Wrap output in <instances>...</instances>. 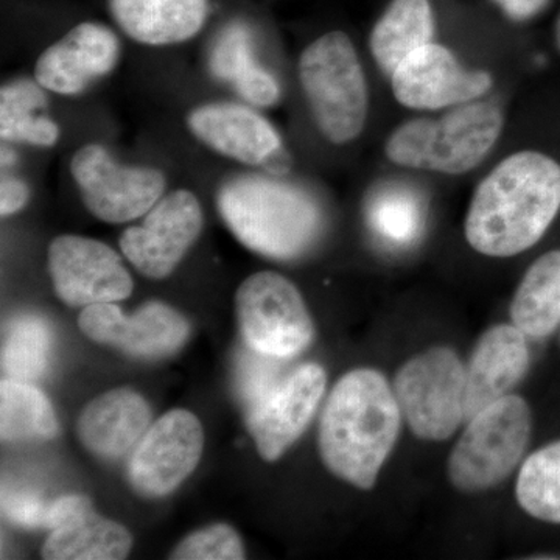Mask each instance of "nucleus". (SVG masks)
Here are the masks:
<instances>
[{"label": "nucleus", "instance_id": "f257e3e1", "mask_svg": "<svg viewBox=\"0 0 560 560\" xmlns=\"http://www.w3.org/2000/svg\"><path fill=\"white\" fill-rule=\"evenodd\" d=\"M560 210V164L521 151L501 161L471 198L466 238L489 257H512L544 237Z\"/></svg>", "mask_w": 560, "mask_h": 560}, {"label": "nucleus", "instance_id": "f03ea898", "mask_svg": "<svg viewBox=\"0 0 560 560\" xmlns=\"http://www.w3.org/2000/svg\"><path fill=\"white\" fill-rule=\"evenodd\" d=\"M401 411L381 372L350 371L320 415L318 447L327 469L355 488H374L399 436Z\"/></svg>", "mask_w": 560, "mask_h": 560}, {"label": "nucleus", "instance_id": "7ed1b4c3", "mask_svg": "<svg viewBox=\"0 0 560 560\" xmlns=\"http://www.w3.org/2000/svg\"><path fill=\"white\" fill-rule=\"evenodd\" d=\"M217 208L242 245L275 260L302 256L323 228L319 206L307 191L268 176L228 180L217 195Z\"/></svg>", "mask_w": 560, "mask_h": 560}, {"label": "nucleus", "instance_id": "20e7f679", "mask_svg": "<svg viewBox=\"0 0 560 560\" xmlns=\"http://www.w3.org/2000/svg\"><path fill=\"white\" fill-rule=\"evenodd\" d=\"M503 116L490 103H464L440 119L401 124L386 156L401 167L460 175L477 167L499 140Z\"/></svg>", "mask_w": 560, "mask_h": 560}, {"label": "nucleus", "instance_id": "39448f33", "mask_svg": "<svg viewBox=\"0 0 560 560\" xmlns=\"http://www.w3.org/2000/svg\"><path fill=\"white\" fill-rule=\"evenodd\" d=\"M300 80L324 138L338 145L359 138L370 101L359 55L346 33L313 40L302 54Z\"/></svg>", "mask_w": 560, "mask_h": 560}, {"label": "nucleus", "instance_id": "423d86ee", "mask_svg": "<svg viewBox=\"0 0 560 560\" xmlns=\"http://www.w3.org/2000/svg\"><path fill=\"white\" fill-rule=\"evenodd\" d=\"M530 423L528 404L512 394L475 415L448 459L452 485L481 492L506 480L528 447Z\"/></svg>", "mask_w": 560, "mask_h": 560}, {"label": "nucleus", "instance_id": "0eeeda50", "mask_svg": "<svg viewBox=\"0 0 560 560\" xmlns=\"http://www.w3.org/2000/svg\"><path fill=\"white\" fill-rule=\"evenodd\" d=\"M243 342L278 359H293L312 345L315 326L300 290L275 271L243 280L235 293Z\"/></svg>", "mask_w": 560, "mask_h": 560}, {"label": "nucleus", "instance_id": "6e6552de", "mask_svg": "<svg viewBox=\"0 0 560 560\" xmlns=\"http://www.w3.org/2000/svg\"><path fill=\"white\" fill-rule=\"evenodd\" d=\"M466 368L447 348H433L408 361L394 381V396L416 436L448 440L466 419Z\"/></svg>", "mask_w": 560, "mask_h": 560}, {"label": "nucleus", "instance_id": "1a4fd4ad", "mask_svg": "<svg viewBox=\"0 0 560 560\" xmlns=\"http://www.w3.org/2000/svg\"><path fill=\"white\" fill-rule=\"evenodd\" d=\"M70 173L86 209L110 224L145 215L164 197L167 186L164 173L121 165L98 143H88L73 154Z\"/></svg>", "mask_w": 560, "mask_h": 560}, {"label": "nucleus", "instance_id": "9d476101", "mask_svg": "<svg viewBox=\"0 0 560 560\" xmlns=\"http://www.w3.org/2000/svg\"><path fill=\"white\" fill-rule=\"evenodd\" d=\"M205 451L200 419L187 410L161 416L143 434L128 463V480L139 495H171L197 469Z\"/></svg>", "mask_w": 560, "mask_h": 560}, {"label": "nucleus", "instance_id": "9b49d317", "mask_svg": "<svg viewBox=\"0 0 560 560\" xmlns=\"http://www.w3.org/2000/svg\"><path fill=\"white\" fill-rule=\"evenodd\" d=\"M79 327L91 341L145 361L175 355L191 330L186 316L160 301L145 302L130 316L116 302L88 305L80 313Z\"/></svg>", "mask_w": 560, "mask_h": 560}, {"label": "nucleus", "instance_id": "f8f14e48", "mask_svg": "<svg viewBox=\"0 0 560 560\" xmlns=\"http://www.w3.org/2000/svg\"><path fill=\"white\" fill-rule=\"evenodd\" d=\"M47 265L55 294L70 307L124 301L135 289L119 254L95 238L60 235L50 243Z\"/></svg>", "mask_w": 560, "mask_h": 560}, {"label": "nucleus", "instance_id": "ddd939ff", "mask_svg": "<svg viewBox=\"0 0 560 560\" xmlns=\"http://www.w3.org/2000/svg\"><path fill=\"white\" fill-rule=\"evenodd\" d=\"M202 209L190 190L162 197L139 226L120 235V249L132 267L150 279H165L175 271L202 231Z\"/></svg>", "mask_w": 560, "mask_h": 560}, {"label": "nucleus", "instance_id": "4468645a", "mask_svg": "<svg viewBox=\"0 0 560 560\" xmlns=\"http://www.w3.org/2000/svg\"><path fill=\"white\" fill-rule=\"evenodd\" d=\"M191 135L223 156L272 176L287 175L291 158L270 121L248 106L212 103L191 110L187 117Z\"/></svg>", "mask_w": 560, "mask_h": 560}, {"label": "nucleus", "instance_id": "2eb2a0df", "mask_svg": "<svg viewBox=\"0 0 560 560\" xmlns=\"http://www.w3.org/2000/svg\"><path fill=\"white\" fill-rule=\"evenodd\" d=\"M326 371L319 364L296 368L259 404L245 411L246 427L265 460H278L307 429L324 390Z\"/></svg>", "mask_w": 560, "mask_h": 560}, {"label": "nucleus", "instance_id": "dca6fc26", "mask_svg": "<svg viewBox=\"0 0 560 560\" xmlns=\"http://www.w3.org/2000/svg\"><path fill=\"white\" fill-rule=\"evenodd\" d=\"M390 83L400 105L431 110L477 101L492 86V77L464 69L451 50L430 43L400 62Z\"/></svg>", "mask_w": 560, "mask_h": 560}, {"label": "nucleus", "instance_id": "f3484780", "mask_svg": "<svg viewBox=\"0 0 560 560\" xmlns=\"http://www.w3.org/2000/svg\"><path fill=\"white\" fill-rule=\"evenodd\" d=\"M120 58L116 33L98 22H81L40 54L35 80L60 95L81 94L108 75Z\"/></svg>", "mask_w": 560, "mask_h": 560}, {"label": "nucleus", "instance_id": "a211bd4d", "mask_svg": "<svg viewBox=\"0 0 560 560\" xmlns=\"http://www.w3.org/2000/svg\"><path fill=\"white\" fill-rule=\"evenodd\" d=\"M525 337L517 327L506 324L492 327L482 335L466 368V419L474 418L493 401L508 396L522 381L529 366Z\"/></svg>", "mask_w": 560, "mask_h": 560}, {"label": "nucleus", "instance_id": "6ab92c4d", "mask_svg": "<svg viewBox=\"0 0 560 560\" xmlns=\"http://www.w3.org/2000/svg\"><path fill=\"white\" fill-rule=\"evenodd\" d=\"M151 407L138 390L117 388L95 397L81 411L77 434L97 458L114 460L127 455L150 429Z\"/></svg>", "mask_w": 560, "mask_h": 560}, {"label": "nucleus", "instance_id": "aec40b11", "mask_svg": "<svg viewBox=\"0 0 560 560\" xmlns=\"http://www.w3.org/2000/svg\"><path fill=\"white\" fill-rule=\"evenodd\" d=\"M125 35L145 46L186 43L205 27L209 0H108Z\"/></svg>", "mask_w": 560, "mask_h": 560}, {"label": "nucleus", "instance_id": "412c9836", "mask_svg": "<svg viewBox=\"0 0 560 560\" xmlns=\"http://www.w3.org/2000/svg\"><path fill=\"white\" fill-rule=\"evenodd\" d=\"M131 550L130 530L98 515L86 499L50 530L40 555L47 560H121Z\"/></svg>", "mask_w": 560, "mask_h": 560}, {"label": "nucleus", "instance_id": "4be33fe9", "mask_svg": "<svg viewBox=\"0 0 560 560\" xmlns=\"http://www.w3.org/2000/svg\"><path fill=\"white\" fill-rule=\"evenodd\" d=\"M209 69L215 79L231 83L253 105L271 106L279 102L278 81L254 58L253 36L245 22H231L220 32L210 49Z\"/></svg>", "mask_w": 560, "mask_h": 560}, {"label": "nucleus", "instance_id": "5701e85b", "mask_svg": "<svg viewBox=\"0 0 560 560\" xmlns=\"http://www.w3.org/2000/svg\"><path fill=\"white\" fill-rule=\"evenodd\" d=\"M434 16L430 0H390L388 9L371 33V50L375 61L393 75L412 51L431 43Z\"/></svg>", "mask_w": 560, "mask_h": 560}, {"label": "nucleus", "instance_id": "b1692460", "mask_svg": "<svg viewBox=\"0 0 560 560\" xmlns=\"http://www.w3.org/2000/svg\"><path fill=\"white\" fill-rule=\"evenodd\" d=\"M512 323L526 337L544 338L560 324V250L539 257L511 304Z\"/></svg>", "mask_w": 560, "mask_h": 560}, {"label": "nucleus", "instance_id": "393cba45", "mask_svg": "<svg viewBox=\"0 0 560 560\" xmlns=\"http://www.w3.org/2000/svg\"><path fill=\"white\" fill-rule=\"evenodd\" d=\"M47 97L38 81L16 80L0 91V136L9 142L35 147H54L60 139V128L49 117L39 114Z\"/></svg>", "mask_w": 560, "mask_h": 560}, {"label": "nucleus", "instance_id": "a878e982", "mask_svg": "<svg viewBox=\"0 0 560 560\" xmlns=\"http://www.w3.org/2000/svg\"><path fill=\"white\" fill-rule=\"evenodd\" d=\"M58 420L46 394L32 382L0 383V436L3 442L54 440Z\"/></svg>", "mask_w": 560, "mask_h": 560}, {"label": "nucleus", "instance_id": "bb28decb", "mask_svg": "<svg viewBox=\"0 0 560 560\" xmlns=\"http://www.w3.org/2000/svg\"><path fill=\"white\" fill-rule=\"evenodd\" d=\"M51 330L35 315L11 319L2 342V371L7 378L33 382L49 368Z\"/></svg>", "mask_w": 560, "mask_h": 560}, {"label": "nucleus", "instance_id": "cd10ccee", "mask_svg": "<svg viewBox=\"0 0 560 560\" xmlns=\"http://www.w3.org/2000/svg\"><path fill=\"white\" fill-rule=\"evenodd\" d=\"M515 493L530 517L560 525V441L525 460Z\"/></svg>", "mask_w": 560, "mask_h": 560}, {"label": "nucleus", "instance_id": "c85d7f7f", "mask_svg": "<svg viewBox=\"0 0 560 560\" xmlns=\"http://www.w3.org/2000/svg\"><path fill=\"white\" fill-rule=\"evenodd\" d=\"M368 220L382 241L390 245H408L422 230V206L411 191L385 189L371 201Z\"/></svg>", "mask_w": 560, "mask_h": 560}, {"label": "nucleus", "instance_id": "c756f323", "mask_svg": "<svg viewBox=\"0 0 560 560\" xmlns=\"http://www.w3.org/2000/svg\"><path fill=\"white\" fill-rule=\"evenodd\" d=\"M282 361L243 342L235 357V389L245 411L259 404L283 381Z\"/></svg>", "mask_w": 560, "mask_h": 560}, {"label": "nucleus", "instance_id": "7c9ffc66", "mask_svg": "<svg viewBox=\"0 0 560 560\" xmlns=\"http://www.w3.org/2000/svg\"><path fill=\"white\" fill-rule=\"evenodd\" d=\"M245 556L242 537L226 523L194 530L171 552L173 560H242Z\"/></svg>", "mask_w": 560, "mask_h": 560}, {"label": "nucleus", "instance_id": "2f4dec72", "mask_svg": "<svg viewBox=\"0 0 560 560\" xmlns=\"http://www.w3.org/2000/svg\"><path fill=\"white\" fill-rule=\"evenodd\" d=\"M51 501L25 490H7L2 493V511L9 521L22 528H47Z\"/></svg>", "mask_w": 560, "mask_h": 560}, {"label": "nucleus", "instance_id": "473e14b6", "mask_svg": "<svg viewBox=\"0 0 560 560\" xmlns=\"http://www.w3.org/2000/svg\"><path fill=\"white\" fill-rule=\"evenodd\" d=\"M31 200V189L20 178H3L0 184V213L10 217L20 212Z\"/></svg>", "mask_w": 560, "mask_h": 560}, {"label": "nucleus", "instance_id": "72a5a7b5", "mask_svg": "<svg viewBox=\"0 0 560 560\" xmlns=\"http://www.w3.org/2000/svg\"><path fill=\"white\" fill-rule=\"evenodd\" d=\"M500 9L514 21H529L550 5V0H495Z\"/></svg>", "mask_w": 560, "mask_h": 560}, {"label": "nucleus", "instance_id": "f704fd0d", "mask_svg": "<svg viewBox=\"0 0 560 560\" xmlns=\"http://www.w3.org/2000/svg\"><path fill=\"white\" fill-rule=\"evenodd\" d=\"M556 44H558L560 50V14L558 18V22H556Z\"/></svg>", "mask_w": 560, "mask_h": 560}]
</instances>
